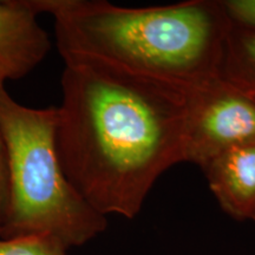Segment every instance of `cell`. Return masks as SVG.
<instances>
[{"mask_svg": "<svg viewBox=\"0 0 255 255\" xmlns=\"http://www.w3.org/2000/svg\"><path fill=\"white\" fill-rule=\"evenodd\" d=\"M253 221H254V222H255V216H254V219H253Z\"/></svg>", "mask_w": 255, "mask_h": 255, "instance_id": "cell-12", "label": "cell"}, {"mask_svg": "<svg viewBox=\"0 0 255 255\" xmlns=\"http://www.w3.org/2000/svg\"><path fill=\"white\" fill-rule=\"evenodd\" d=\"M247 94H248V92H247ZM250 95H252V96H253V97L255 98V94H250Z\"/></svg>", "mask_w": 255, "mask_h": 255, "instance_id": "cell-11", "label": "cell"}, {"mask_svg": "<svg viewBox=\"0 0 255 255\" xmlns=\"http://www.w3.org/2000/svg\"><path fill=\"white\" fill-rule=\"evenodd\" d=\"M68 248L62 242L46 235L2 238L0 255H66Z\"/></svg>", "mask_w": 255, "mask_h": 255, "instance_id": "cell-8", "label": "cell"}, {"mask_svg": "<svg viewBox=\"0 0 255 255\" xmlns=\"http://www.w3.org/2000/svg\"><path fill=\"white\" fill-rule=\"evenodd\" d=\"M255 142V98L221 76L195 89L184 162L202 168L213 158Z\"/></svg>", "mask_w": 255, "mask_h": 255, "instance_id": "cell-4", "label": "cell"}, {"mask_svg": "<svg viewBox=\"0 0 255 255\" xmlns=\"http://www.w3.org/2000/svg\"><path fill=\"white\" fill-rule=\"evenodd\" d=\"M222 4L233 24L255 30V0H223Z\"/></svg>", "mask_w": 255, "mask_h": 255, "instance_id": "cell-9", "label": "cell"}, {"mask_svg": "<svg viewBox=\"0 0 255 255\" xmlns=\"http://www.w3.org/2000/svg\"><path fill=\"white\" fill-rule=\"evenodd\" d=\"M8 199V157L5 139L0 131V231L4 222Z\"/></svg>", "mask_w": 255, "mask_h": 255, "instance_id": "cell-10", "label": "cell"}, {"mask_svg": "<svg viewBox=\"0 0 255 255\" xmlns=\"http://www.w3.org/2000/svg\"><path fill=\"white\" fill-rule=\"evenodd\" d=\"M57 145L66 176L102 215L131 220L184 162L195 89L90 57H65Z\"/></svg>", "mask_w": 255, "mask_h": 255, "instance_id": "cell-1", "label": "cell"}, {"mask_svg": "<svg viewBox=\"0 0 255 255\" xmlns=\"http://www.w3.org/2000/svg\"><path fill=\"white\" fill-rule=\"evenodd\" d=\"M32 0H0V87L25 77L51 50Z\"/></svg>", "mask_w": 255, "mask_h": 255, "instance_id": "cell-5", "label": "cell"}, {"mask_svg": "<svg viewBox=\"0 0 255 255\" xmlns=\"http://www.w3.org/2000/svg\"><path fill=\"white\" fill-rule=\"evenodd\" d=\"M221 208L237 220L255 216V142L232 149L201 168Z\"/></svg>", "mask_w": 255, "mask_h": 255, "instance_id": "cell-6", "label": "cell"}, {"mask_svg": "<svg viewBox=\"0 0 255 255\" xmlns=\"http://www.w3.org/2000/svg\"><path fill=\"white\" fill-rule=\"evenodd\" d=\"M53 19L65 57H90L199 88L220 77L232 20L222 1L123 7L103 0H32Z\"/></svg>", "mask_w": 255, "mask_h": 255, "instance_id": "cell-2", "label": "cell"}, {"mask_svg": "<svg viewBox=\"0 0 255 255\" xmlns=\"http://www.w3.org/2000/svg\"><path fill=\"white\" fill-rule=\"evenodd\" d=\"M57 108L25 107L0 87V131L8 157V199L0 237L46 235L79 247L107 229L66 176L57 145Z\"/></svg>", "mask_w": 255, "mask_h": 255, "instance_id": "cell-3", "label": "cell"}, {"mask_svg": "<svg viewBox=\"0 0 255 255\" xmlns=\"http://www.w3.org/2000/svg\"><path fill=\"white\" fill-rule=\"evenodd\" d=\"M220 76L248 94H255V30L233 24L226 39Z\"/></svg>", "mask_w": 255, "mask_h": 255, "instance_id": "cell-7", "label": "cell"}]
</instances>
